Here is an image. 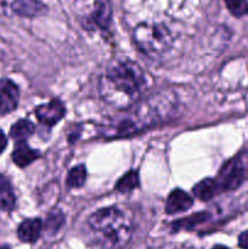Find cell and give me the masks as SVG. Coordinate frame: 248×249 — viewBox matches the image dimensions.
<instances>
[{
    "mask_svg": "<svg viewBox=\"0 0 248 249\" xmlns=\"http://www.w3.org/2000/svg\"><path fill=\"white\" fill-rule=\"evenodd\" d=\"M146 75L140 66L130 60L114 61L100 79V94L111 106L125 109L133 106L146 89Z\"/></svg>",
    "mask_w": 248,
    "mask_h": 249,
    "instance_id": "cell-1",
    "label": "cell"
},
{
    "mask_svg": "<svg viewBox=\"0 0 248 249\" xmlns=\"http://www.w3.org/2000/svg\"><path fill=\"white\" fill-rule=\"evenodd\" d=\"M88 228L95 242L105 249L124 247L133 235V219L117 207L100 209L88 219Z\"/></svg>",
    "mask_w": 248,
    "mask_h": 249,
    "instance_id": "cell-2",
    "label": "cell"
},
{
    "mask_svg": "<svg viewBox=\"0 0 248 249\" xmlns=\"http://www.w3.org/2000/svg\"><path fill=\"white\" fill-rule=\"evenodd\" d=\"M134 41L148 57H162L173 48V33L162 23H141L134 31Z\"/></svg>",
    "mask_w": 248,
    "mask_h": 249,
    "instance_id": "cell-3",
    "label": "cell"
},
{
    "mask_svg": "<svg viewBox=\"0 0 248 249\" xmlns=\"http://www.w3.org/2000/svg\"><path fill=\"white\" fill-rule=\"evenodd\" d=\"M248 177V156H236L229 160L223 168L218 177L214 179L218 192H225L235 190L247 179Z\"/></svg>",
    "mask_w": 248,
    "mask_h": 249,
    "instance_id": "cell-4",
    "label": "cell"
},
{
    "mask_svg": "<svg viewBox=\"0 0 248 249\" xmlns=\"http://www.w3.org/2000/svg\"><path fill=\"white\" fill-rule=\"evenodd\" d=\"M65 113L66 108L60 100H53V101L40 105L35 108L36 119L41 124L48 126H53L58 123L63 118Z\"/></svg>",
    "mask_w": 248,
    "mask_h": 249,
    "instance_id": "cell-5",
    "label": "cell"
},
{
    "mask_svg": "<svg viewBox=\"0 0 248 249\" xmlns=\"http://www.w3.org/2000/svg\"><path fill=\"white\" fill-rule=\"evenodd\" d=\"M19 90L14 82L0 79V116L15 111L18 105Z\"/></svg>",
    "mask_w": 248,
    "mask_h": 249,
    "instance_id": "cell-6",
    "label": "cell"
},
{
    "mask_svg": "<svg viewBox=\"0 0 248 249\" xmlns=\"http://www.w3.org/2000/svg\"><path fill=\"white\" fill-rule=\"evenodd\" d=\"M192 197L182 190H174L170 192L165 203V212L168 214H177L189 211L192 207Z\"/></svg>",
    "mask_w": 248,
    "mask_h": 249,
    "instance_id": "cell-7",
    "label": "cell"
},
{
    "mask_svg": "<svg viewBox=\"0 0 248 249\" xmlns=\"http://www.w3.org/2000/svg\"><path fill=\"white\" fill-rule=\"evenodd\" d=\"M92 23L101 29H107L112 19V1L111 0H96L94 11L90 16Z\"/></svg>",
    "mask_w": 248,
    "mask_h": 249,
    "instance_id": "cell-8",
    "label": "cell"
},
{
    "mask_svg": "<svg viewBox=\"0 0 248 249\" xmlns=\"http://www.w3.org/2000/svg\"><path fill=\"white\" fill-rule=\"evenodd\" d=\"M43 231V224L40 219H27L18 226L17 235L24 243H34L40 237Z\"/></svg>",
    "mask_w": 248,
    "mask_h": 249,
    "instance_id": "cell-9",
    "label": "cell"
},
{
    "mask_svg": "<svg viewBox=\"0 0 248 249\" xmlns=\"http://www.w3.org/2000/svg\"><path fill=\"white\" fill-rule=\"evenodd\" d=\"M11 7L15 14L24 17H34L45 12V6L38 0H14Z\"/></svg>",
    "mask_w": 248,
    "mask_h": 249,
    "instance_id": "cell-10",
    "label": "cell"
},
{
    "mask_svg": "<svg viewBox=\"0 0 248 249\" xmlns=\"http://www.w3.org/2000/svg\"><path fill=\"white\" fill-rule=\"evenodd\" d=\"M38 157V152L32 150V148L27 145L26 141H19V142H17L16 147H15L14 152H12V160H14L15 164L18 165V167L21 168L29 165Z\"/></svg>",
    "mask_w": 248,
    "mask_h": 249,
    "instance_id": "cell-11",
    "label": "cell"
},
{
    "mask_svg": "<svg viewBox=\"0 0 248 249\" xmlns=\"http://www.w3.org/2000/svg\"><path fill=\"white\" fill-rule=\"evenodd\" d=\"M15 204H16V196L11 182L5 175L0 174V211H12Z\"/></svg>",
    "mask_w": 248,
    "mask_h": 249,
    "instance_id": "cell-12",
    "label": "cell"
},
{
    "mask_svg": "<svg viewBox=\"0 0 248 249\" xmlns=\"http://www.w3.org/2000/svg\"><path fill=\"white\" fill-rule=\"evenodd\" d=\"M34 133V125L32 122L27 121V119H21V121L16 122L12 125L11 130H10V136L14 139L15 141L19 142V141H26L27 139L31 138Z\"/></svg>",
    "mask_w": 248,
    "mask_h": 249,
    "instance_id": "cell-13",
    "label": "cell"
},
{
    "mask_svg": "<svg viewBox=\"0 0 248 249\" xmlns=\"http://www.w3.org/2000/svg\"><path fill=\"white\" fill-rule=\"evenodd\" d=\"M218 192L214 179H204L194 187V195L202 201H209Z\"/></svg>",
    "mask_w": 248,
    "mask_h": 249,
    "instance_id": "cell-14",
    "label": "cell"
},
{
    "mask_svg": "<svg viewBox=\"0 0 248 249\" xmlns=\"http://www.w3.org/2000/svg\"><path fill=\"white\" fill-rule=\"evenodd\" d=\"M139 184H140V180H139L138 172L131 170L119 179V181L116 185V190L121 194H129L133 190H135L139 186Z\"/></svg>",
    "mask_w": 248,
    "mask_h": 249,
    "instance_id": "cell-15",
    "label": "cell"
},
{
    "mask_svg": "<svg viewBox=\"0 0 248 249\" xmlns=\"http://www.w3.org/2000/svg\"><path fill=\"white\" fill-rule=\"evenodd\" d=\"M85 180H87V168L85 165L80 164L70 170L67 177V185L70 187H80L84 185Z\"/></svg>",
    "mask_w": 248,
    "mask_h": 249,
    "instance_id": "cell-16",
    "label": "cell"
},
{
    "mask_svg": "<svg viewBox=\"0 0 248 249\" xmlns=\"http://www.w3.org/2000/svg\"><path fill=\"white\" fill-rule=\"evenodd\" d=\"M226 7L229 11L236 17H242L248 14L247 0H225Z\"/></svg>",
    "mask_w": 248,
    "mask_h": 249,
    "instance_id": "cell-17",
    "label": "cell"
},
{
    "mask_svg": "<svg viewBox=\"0 0 248 249\" xmlns=\"http://www.w3.org/2000/svg\"><path fill=\"white\" fill-rule=\"evenodd\" d=\"M63 220H65V218H63V214L61 213L60 211H53V213L48 216L45 229L48 230V232H50V233L57 232L58 229L62 226Z\"/></svg>",
    "mask_w": 248,
    "mask_h": 249,
    "instance_id": "cell-18",
    "label": "cell"
},
{
    "mask_svg": "<svg viewBox=\"0 0 248 249\" xmlns=\"http://www.w3.org/2000/svg\"><path fill=\"white\" fill-rule=\"evenodd\" d=\"M209 218V214L207 213H198V214H195V215L189 216L186 219H182V220H179L177 224H175V229H179V228H191V226L196 225V224L199 223H203L204 220Z\"/></svg>",
    "mask_w": 248,
    "mask_h": 249,
    "instance_id": "cell-19",
    "label": "cell"
},
{
    "mask_svg": "<svg viewBox=\"0 0 248 249\" xmlns=\"http://www.w3.org/2000/svg\"><path fill=\"white\" fill-rule=\"evenodd\" d=\"M238 246L242 249H248V230L240 235V237H238Z\"/></svg>",
    "mask_w": 248,
    "mask_h": 249,
    "instance_id": "cell-20",
    "label": "cell"
},
{
    "mask_svg": "<svg viewBox=\"0 0 248 249\" xmlns=\"http://www.w3.org/2000/svg\"><path fill=\"white\" fill-rule=\"evenodd\" d=\"M6 145H7L6 136H5V134L0 130V153L6 148Z\"/></svg>",
    "mask_w": 248,
    "mask_h": 249,
    "instance_id": "cell-21",
    "label": "cell"
},
{
    "mask_svg": "<svg viewBox=\"0 0 248 249\" xmlns=\"http://www.w3.org/2000/svg\"><path fill=\"white\" fill-rule=\"evenodd\" d=\"M213 249H229V248L225 247V246H215Z\"/></svg>",
    "mask_w": 248,
    "mask_h": 249,
    "instance_id": "cell-22",
    "label": "cell"
},
{
    "mask_svg": "<svg viewBox=\"0 0 248 249\" xmlns=\"http://www.w3.org/2000/svg\"><path fill=\"white\" fill-rule=\"evenodd\" d=\"M0 249H10V247H7V246H1Z\"/></svg>",
    "mask_w": 248,
    "mask_h": 249,
    "instance_id": "cell-23",
    "label": "cell"
}]
</instances>
